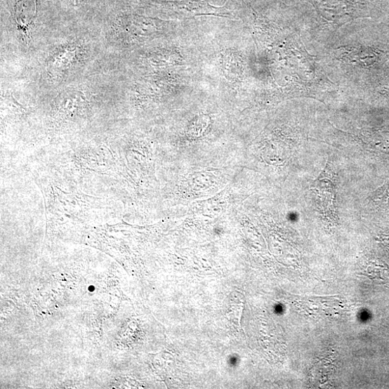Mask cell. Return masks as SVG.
I'll return each mask as SVG.
<instances>
[{"label": "cell", "instance_id": "cell-1", "mask_svg": "<svg viewBox=\"0 0 389 389\" xmlns=\"http://www.w3.org/2000/svg\"><path fill=\"white\" fill-rule=\"evenodd\" d=\"M335 174L327 162L326 168L313 183L311 190L315 197L317 210L323 218L331 222L338 219Z\"/></svg>", "mask_w": 389, "mask_h": 389}, {"label": "cell", "instance_id": "cell-2", "mask_svg": "<svg viewBox=\"0 0 389 389\" xmlns=\"http://www.w3.org/2000/svg\"><path fill=\"white\" fill-rule=\"evenodd\" d=\"M37 15L36 0H19L15 6V21L24 33L32 25Z\"/></svg>", "mask_w": 389, "mask_h": 389}, {"label": "cell", "instance_id": "cell-3", "mask_svg": "<svg viewBox=\"0 0 389 389\" xmlns=\"http://www.w3.org/2000/svg\"><path fill=\"white\" fill-rule=\"evenodd\" d=\"M373 199L376 202L387 203L389 200V183L378 188L373 194Z\"/></svg>", "mask_w": 389, "mask_h": 389}, {"label": "cell", "instance_id": "cell-4", "mask_svg": "<svg viewBox=\"0 0 389 389\" xmlns=\"http://www.w3.org/2000/svg\"><path fill=\"white\" fill-rule=\"evenodd\" d=\"M95 287H94L93 286H90V287L88 288V291H89L90 292H93V291H95Z\"/></svg>", "mask_w": 389, "mask_h": 389}]
</instances>
